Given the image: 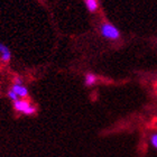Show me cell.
I'll return each mask as SVG.
<instances>
[{"instance_id": "obj_2", "label": "cell", "mask_w": 157, "mask_h": 157, "mask_svg": "<svg viewBox=\"0 0 157 157\" xmlns=\"http://www.w3.org/2000/svg\"><path fill=\"white\" fill-rule=\"evenodd\" d=\"M30 105H32V103L27 99H18L17 101L13 102V109L17 112H20V113H25V111L29 108Z\"/></svg>"}, {"instance_id": "obj_7", "label": "cell", "mask_w": 157, "mask_h": 157, "mask_svg": "<svg viewBox=\"0 0 157 157\" xmlns=\"http://www.w3.org/2000/svg\"><path fill=\"white\" fill-rule=\"evenodd\" d=\"M149 143H151V147L155 148L157 151V132H154V134L151 135V137H149Z\"/></svg>"}, {"instance_id": "obj_3", "label": "cell", "mask_w": 157, "mask_h": 157, "mask_svg": "<svg viewBox=\"0 0 157 157\" xmlns=\"http://www.w3.org/2000/svg\"><path fill=\"white\" fill-rule=\"evenodd\" d=\"M10 59H11V52H10V49L5 44L0 43V61L5 63V64H7V63H9Z\"/></svg>"}, {"instance_id": "obj_9", "label": "cell", "mask_w": 157, "mask_h": 157, "mask_svg": "<svg viewBox=\"0 0 157 157\" xmlns=\"http://www.w3.org/2000/svg\"><path fill=\"white\" fill-rule=\"evenodd\" d=\"M36 111H37V108L35 107V105H30L29 108L27 109L26 111H25V113L24 115H26V116H33V115H35L36 113Z\"/></svg>"}, {"instance_id": "obj_10", "label": "cell", "mask_w": 157, "mask_h": 157, "mask_svg": "<svg viewBox=\"0 0 157 157\" xmlns=\"http://www.w3.org/2000/svg\"><path fill=\"white\" fill-rule=\"evenodd\" d=\"M13 84H24V81L21 76H15L13 78Z\"/></svg>"}, {"instance_id": "obj_8", "label": "cell", "mask_w": 157, "mask_h": 157, "mask_svg": "<svg viewBox=\"0 0 157 157\" xmlns=\"http://www.w3.org/2000/svg\"><path fill=\"white\" fill-rule=\"evenodd\" d=\"M7 95H8V98L10 99V100H11V101L13 102H15V101H17V100H18V99H19V97H18V95H17V93L15 91H13V90H11V89H10L9 91L7 92Z\"/></svg>"}, {"instance_id": "obj_1", "label": "cell", "mask_w": 157, "mask_h": 157, "mask_svg": "<svg viewBox=\"0 0 157 157\" xmlns=\"http://www.w3.org/2000/svg\"><path fill=\"white\" fill-rule=\"evenodd\" d=\"M99 32L103 38L108 40H118L121 37L120 30L111 23H102L100 24Z\"/></svg>"}, {"instance_id": "obj_4", "label": "cell", "mask_w": 157, "mask_h": 157, "mask_svg": "<svg viewBox=\"0 0 157 157\" xmlns=\"http://www.w3.org/2000/svg\"><path fill=\"white\" fill-rule=\"evenodd\" d=\"M11 90L16 92L17 95H18L20 99H26L27 97H28V94H29L27 86H25L24 84H13V83Z\"/></svg>"}, {"instance_id": "obj_5", "label": "cell", "mask_w": 157, "mask_h": 157, "mask_svg": "<svg viewBox=\"0 0 157 157\" xmlns=\"http://www.w3.org/2000/svg\"><path fill=\"white\" fill-rule=\"evenodd\" d=\"M85 5V8L89 13H94L99 9V0H83Z\"/></svg>"}, {"instance_id": "obj_6", "label": "cell", "mask_w": 157, "mask_h": 157, "mask_svg": "<svg viewBox=\"0 0 157 157\" xmlns=\"http://www.w3.org/2000/svg\"><path fill=\"white\" fill-rule=\"evenodd\" d=\"M98 81V76L95 75L94 73L92 72H88L86 74L84 75V84L85 86H93V85L97 83Z\"/></svg>"}]
</instances>
